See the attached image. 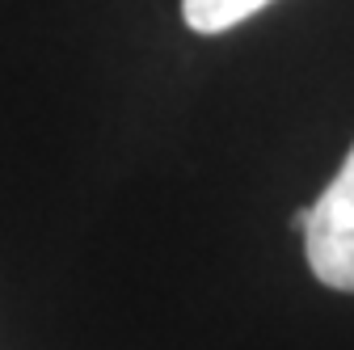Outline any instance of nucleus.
I'll use <instances>...</instances> for the list:
<instances>
[{
	"mask_svg": "<svg viewBox=\"0 0 354 350\" xmlns=\"http://www.w3.org/2000/svg\"><path fill=\"white\" fill-rule=\"evenodd\" d=\"M313 275L333 291H354V148L313 207L295 211Z\"/></svg>",
	"mask_w": 354,
	"mask_h": 350,
	"instance_id": "obj_1",
	"label": "nucleus"
},
{
	"mask_svg": "<svg viewBox=\"0 0 354 350\" xmlns=\"http://www.w3.org/2000/svg\"><path fill=\"white\" fill-rule=\"evenodd\" d=\"M274 0H182V17L194 34H224L261 13Z\"/></svg>",
	"mask_w": 354,
	"mask_h": 350,
	"instance_id": "obj_2",
	"label": "nucleus"
}]
</instances>
